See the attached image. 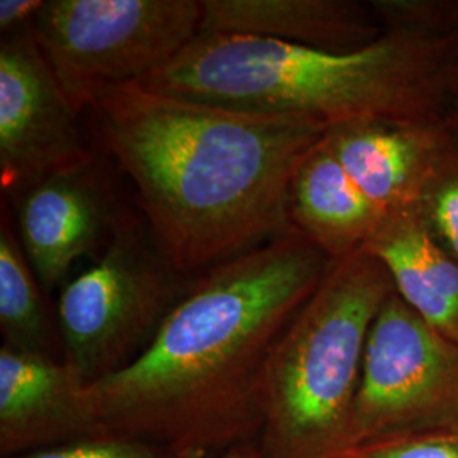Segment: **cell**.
Here are the masks:
<instances>
[{
    "label": "cell",
    "instance_id": "cell-14",
    "mask_svg": "<svg viewBox=\"0 0 458 458\" xmlns=\"http://www.w3.org/2000/svg\"><path fill=\"white\" fill-rule=\"evenodd\" d=\"M289 217L333 262L363 250L384 214L350 179L321 140L295 170L289 189Z\"/></svg>",
    "mask_w": 458,
    "mask_h": 458
},
{
    "label": "cell",
    "instance_id": "cell-7",
    "mask_svg": "<svg viewBox=\"0 0 458 458\" xmlns=\"http://www.w3.org/2000/svg\"><path fill=\"white\" fill-rule=\"evenodd\" d=\"M458 425V342L393 293L370 329L346 448Z\"/></svg>",
    "mask_w": 458,
    "mask_h": 458
},
{
    "label": "cell",
    "instance_id": "cell-21",
    "mask_svg": "<svg viewBox=\"0 0 458 458\" xmlns=\"http://www.w3.org/2000/svg\"><path fill=\"white\" fill-rule=\"evenodd\" d=\"M196 458H263V455L259 442H248L231 446L228 450H223L217 454Z\"/></svg>",
    "mask_w": 458,
    "mask_h": 458
},
{
    "label": "cell",
    "instance_id": "cell-5",
    "mask_svg": "<svg viewBox=\"0 0 458 458\" xmlns=\"http://www.w3.org/2000/svg\"><path fill=\"white\" fill-rule=\"evenodd\" d=\"M196 280L170 260L138 209L98 260L60 289L55 312L65 360L87 386L121 372Z\"/></svg>",
    "mask_w": 458,
    "mask_h": 458
},
{
    "label": "cell",
    "instance_id": "cell-17",
    "mask_svg": "<svg viewBox=\"0 0 458 458\" xmlns=\"http://www.w3.org/2000/svg\"><path fill=\"white\" fill-rule=\"evenodd\" d=\"M418 209L433 236L458 260V126L450 123Z\"/></svg>",
    "mask_w": 458,
    "mask_h": 458
},
{
    "label": "cell",
    "instance_id": "cell-10",
    "mask_svg": "<svg viewBox=\"0 0 458 458\" xmlns=\"http://www.w3.org/2000/svg\"><path fill=\"white\" fill-rule=\"evenodd\" d=\"M87 384L66 360L2 344L0 455L16 458L100 433Z\"/></svg>",
    "mask_w": 458,
    "mask_h": 458
},
{
    "label": "cell",
    "instance_id": "cell-1",
    "mask_svg": "<svg viewBox=\"0 0 458 458\" xmlns=\"http://www.w3.org/2000/svg\"><path fill=\"white\" fill-rule=\"evenodd\" d=\"M335 263L293 231L199 276L131 365L87 386L98 431L177 458L259 442L272 350Z\"/></svg>",
    "mask_w": 458,
    "mask_h": 458
},
{
    "label": "cell",
    "instance_id": "cell-9",
    "mask_svg": "<svg viewBox=\"0 0 458 458\" xmlns=\"http://www.w3.org/2000/svg\"><path fill=\"white\" fill-rule=\"evenodd\" d=\"M114 164L94 148L82 162L16 197L17 236L47 295L62 289L73 265L98 257L138 209L121 196Z\"/></svg>",
    "mask_w": 458,
    "mask_h": 458
},
{
    "label": "cell",
    "instance_id": "cell-13",
    "mask_svg": "<svg viewBox=\"0 0 458 458\" xmlns=\"http://www.w3.org/2000/svg\"><path fill=\"white\" fill-rule=\"evenodd\" d=\"M363 250L386 267L394 293L412 311L458 342V260L433 236L418 208L384 214Z\"/></svg>",
    "mask_w": 458,
    "mask_h": 458
},
{
    "label": "cell",
    "instance_id": "cell-2",
    "mask_svg": "<svg viewBox=\"0 0 458 458\" xmlns=\"http://www.w3.org/2000/svg\"><path fill=\"white\" fill-rule=\"evenodd\" d=\"M89 111L96 149L131 182L158 243L192 277L295 231L291 182L327 130L138 83L98 92Z\"/></svg>",
    "mask_w": 458,
    "mask_h": 458
},
{
    "label": "cell",
    "instance_id": "cell-4",
    "mask_svg": "<svg viewBox=\"0 0 458 458\" xmlns=\"http://www.w3.org/2000/svg\"><path fill=\"white\" fill-rule=\"evenodd\" d=\"M393 293L386 267L367 250L329 268L267 363L263 458H335L344 452L367 340Z\"/></svg>",
    "mask_w": 458,
    "mask_h": 458
},
{
    "label": "cell",
    "instance_id": "cell-3",
    "mask_svg": "<svg viewBox=\"0 0 458 458\" xmlns=\"http://www.w3.org/2000/svg\"><path fill=\"white\" fill-rule=\"evenodd\" d=\"M136 83L172 98L302 117L327 128L361 119L450 123L442 41L414 26H384L372 45L350 53L200 33L175 60Z\"/></svg>",
    "mask_w": 458,
    "mask_h": 458
},
{
    "label": "cell",
    "instance_id": "cell-18",
    "mask_svg": "<svg viewBox=\"0 0 458 458\" xmlns=\"http://www.w3.org/2000/svg\"><path fill=\"white\" fill-rule=\"evenodd\" d=\"M335 458H458V425L350 446Z\"/></svg>",
    "mask_w": 458,
    "mask_h": 458
},
{
    "label": "cell",
    "instance_id": "cell-6",
    "mask_svg": "<svg viewBox=\"0 0 458 458\" xmlns=\"http://www.w3.org/2000/svg\"><path fill=\"white\" fill-rule=\"evenodd\" d=\"M202 0H47L33 34L81 114L98 92L170 64L200 33Z\"/></svg>",
    "mask_w": 458,
    "mask_h": 458
},
{
    "label": "cell",
    "instance_id": "cell-12",
    "mask_svg": "<svg viewBox=\"0 0 458 458\" xmlns=\"http://www.w3.org/2000/svg\"><path fill=\"white\" fill-rule=\"evenodd\" d=\"M200 33L350 53L372 45L384 34V26L370 2L202 0Z\"/></svg>",
    "mask_w": 458,
    "mask_h": 458
},
{
    "label": "cell",
    "instance_id": "cell-16",
    "mask_svg": "<svg viewBox=\"0 0 458 458\" xmlns=\"http://www.w3.org/2000/svg\"><path fill=\"white\" fill-rule=\"evenodd\" d=\"M382 26H414L442 41L450 124L458 126V0H372Z\"/></svg>",
    "mask_w": 458,
    "mask_h": 458
},
{
    "label": "cell",
    "instance_id": "cell-19",
    "mask_svg": "<svg viewBox=\"0 0 458 458\" xmlns=\"http://www.w3.org/2000/svg\"><path fill=\"white\" fill-rule=\"evenodd\" d=\"M16 458H177L158 445L119 433H98Z\"/></svg>",
    "mask_w": 458,
    "mask_h": 458
},
{
    "label": "cell",
    "instance_id": "cell-8",
    "mask_svg": "<svg viewBox=\"0 0 458 458\" xmlns=\"http://www.w3.org/2000/svg\"><path fill=\"white\" fill-rule=\"evenodd\" d=\"M79 113L56 81L33 28L0 39V187L4 200L82 164Z\"/></svg>",
    "mask_w": 458,
    "mask_h": 458
},
{
    "label": "cell",
    "instance_id": "cell-20",
    "mask_svg": "<svg viewBox=\"0 0 458 458\" xmlns=\"http://www.w3.org/2000/svg\"><path fill=\"white\" fill-rule=\"evenodd\" d=\"M41 5V0H0L2 36L31 30Z\"/></svg>",
    "mask_w": 458,
    "mask_h": 458
},
{
    "label": "cell",
    "instance_id": "cell-15",
    "mask_svg": "<svg viewBox=\"0 0 458 458\" xmlns=\"http://www.w3.org/2000/svg\"><path fill=\"white\" fill-rule=\"evenodd\" d=\"M0 331L4 344L65 360L56 312L49 311L47 293L24 253L5 206H2L0 225Z\"/></svg>",
    "mask_w": 458,
    "mask_h": 458
},
{
    "label": "cell",
    "instance_id": "cell-11",
    "mask_svg": "<svg viewBox=\"0 0 458 458\" xmlns=\"http://www.w3.org/2000/svg\"><path fill=\"white\" fill-rule=\"evenodd\" d=\"M448 123L361 119L327 128L323 140L382 214L418 208Z\"/></svg>",
    "mask_w": 458,
    "mask_h": 458
}]
</instances>
